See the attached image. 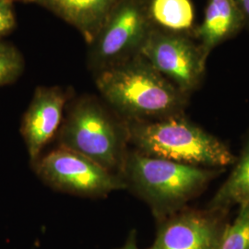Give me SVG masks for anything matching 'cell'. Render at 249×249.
Segmentation results:
<instances>
[{"label": "cell", "mask_w": 249, "mask_h": 249, "mask_svg": "<svg viewBox=\"0 0 249 249\" xmlns=\"http://www.w3.org/2000/svg\"><path fill=\"white\" fill-rule=\"evenodd\" d=\"M119 0H36L42 6L75 27L86 40L92 41Z\"/></svg>", "instance_id": "obj_10"}, {"label": "cell", "mask_w": 249, "mask_h": 249, "mask_svg": "<svg viewBox=\"0 0 249 249\" xmlns=\"http://www.w3.org/2000/svg\"><path fill=\"white\" fill-rule=\"evenodd\" d=\"M245 19L234 0H209L204 18L196 29L198 45L205 58L215 46L235 34Z\"/></svg>", "instance_id": "obj_11"}, {"label": "cell", "mask_w": 249, "mask_h": 249, "mask_svg": "<svg viewBox=\"0 0 249 249\" xmlns=\"http://www.w3.org/2000/svg\"><path fill=\"white\" fill-rule=\"evenodd\" d=\"M24 68L23 56L18 49L0 39V87L15 82Z\"/></svg>", "instance_id": "obj_15"}, {"label": "cell", "mask_w": 249, "mask_h": 249, "mask_svg": "<svg viewBox=\"0 0 249 249\" xmlns=\"http://www.w3.org/2000/svg\"><path fill=\"white\" fill-rule=\"evenodd\" d=\"M6 1H9V2H11V3H13L14 1H21V2H27V3H30V2L36 3V0H6Z\"/></svg>", "instance_id": "obj_19"}, {"label": "cell", "mask_w": 249, "mask_h": 249, "mask_svg": "<svg viewBox=\"0 0 249 249\" xmlns=\"http://www.w3.org/2000/svg\"><path fill=\"white\" fill-rule=\"evenodd\" d=\"M125 122L129 145L143 154L215 169L232 166L236 160L226 143L185 114L149 122Z\"/></svg>", "instance_id": "obj_3"}, {"label": "cell", "mask_w": 249, "mask_h": 249, "mask_svg": "<svg viewBox=\"0 0 249 249\" xmlns=\"http://www.w3.org/2000/svg\"><path fill=\"white\" fill-rule=\"evenodd\" d=\"M249 200V133L232 169L209 201L207 208L229 212L233 206H241Z\"/></svg>", "instance_id": "obj_12"}, {"label": "cell", "mask_w": 249, "mask_h": 249, "mask_svg": "<svg viewBox=\"0 0 249 249\" xmlns=\"http://www.w3.org/2000/svg\"><path fill=\"white\" fill-rule=\"evenodd\" d=\"M148 13L154 28L164 32L183 35L194 24L191 0H149Z\"/></svg>", "instance_id": "obj_13"}, {"label": "cell", "mask_w": 249, "mask_h": 249, "mask_svg": "<svg viewBox=\"0 0 249 249\" xmlns=\"http://www.w3.org/2000/svg\"><path fill=\"white\" fill-rule=\"evenodd\" d=\"M140 55L187 96L197 88L204 75L207 59L199 46L181 34L153 28Z\"/></svg>", "instance_id": "obj_7"}, {"label": "cell", "mask_w": 249, "mask_h": 249, "mask_svg": "<svg viewBox=\"0 0 249 249\" xmlns=\"http://www.w3.org/2000/svg\"><path fill=\"white\" fill-rule=\"evenodd\" d=\"M68 93L60 87L40 86L22 117L20 133L26 145L32 164L41 157L46 144L62 124Z\"/></svg>", "instance_id": "obj_9"}, {"label": "cell", "mask_w": 249, "mask_h": 249, "mask_svg": "<svg viewBox=\"0 0 249 249\" xmlns=\"http://www.w3.org/2000/svg\"><path fill=\"white\" fill-rule=\"evenodd\" d=\"M15 26L16 18L12 3L0 0V39L12 32Z\"/></svg>", "instance_id": "obj_16"}, {"label": "cell", "mask_w": 249, "mask_h": 249, "mask_svg": "<svg viewBox=\"0 0 249 249\" xmlns=\"http://www.w3.org/2000/svg\"><path fill=\"white\" fill-rule=\"evenodd\" d=\"M228 213L186 207L158 222L151 249H221Z\"/></svg>", "instance_id": "obj_8"}, {"label": "cell", "mask_w": 249, "mask_h": 249, "mask_svg": "<svg viewBox=\"0 0 249 249\" xmlns=\"http://www.w3.org/2000/svg\"><path fill=\"white\" fill-rule=\"evenodd\" d=\"M221 249H249V200L239 206L236 218L228 224Z\"/></svg>", "instance_id": "obj_14"}, {"label": "cell", "mask_w": 249, "mask_h": 249, "mask_svg": "<svg viewBox=\"0 0 249 249\" xmlns=\"http://www.w3.org/2000/svg\"><path fill=\"white\" fill-rule=\"evenodd\" d=\"M223 169L205 168L129 150L122 178L158 222L187 207Z\"/></svg>", "instance_id": "obj_2"}, {"label": "cell", "mask_w": 249, "mask_h": 249, "mask_svg": "<svg viewBox=\"0 0 249 249\" xmlns=\"http://www.w3.org/2000/svg\"><path fill=\"white\" fill-rule=\"evenodd\" d=\"M33 165L46 185L71 195L102 197L126 188L121 177L63 147L40 157Z\"/></svg>", "instance_id": "obj_6"}, {"label": "cell", "mask_w": 249, "mask_h": 249, "mask_svg": "<svg viewBox=\"0 0 249 249\" xmlns=\"http://www.w3.org/2000/svg\"><path fill=\"white\" fill-rule=\"evenodd\" d=\"M154 26L147 0H119L89 43V69L97 74L140 54Z\"/></svg>", "instance_id": "obj_5"}, {"label": "cell", "mask_w": 249, "mask_h": 249, "mask_svg": "<svg viewBox=\"0 0 249 249\" xmlns=\"http://www.w3.org/2000/svg\"><path fill=\"white\" fill-rule=\"evenodd\" d=\"M234 2L243 15L245 22L249 23V0H234Z\"/></svg>", "instance_id": "obj_17"}, {"label": "cell", "mask_w": 249, "mask_h": 249, "mask_svg": "<svg viewBox=\"0 0 249 249\" xmlns=\"http://www.w3.org/2000/svg\"><path fill=\"white\" fill-rule=\"evenodd\" d=\"M95 76L103 100L127 122L183 115L187 97L138 54Z\"/></svg>", "instance_id": "obj_1"}, {"label": "cell", "mask_w": 249, "mask_h": 249, "mask_svg": "<svg viewBox=\"0 0 249 249\" xmlns=\"http://www.w3.org/2000/svg\"><path fill=\"white\" fill-rule=\"evenodd\" d=\"M119 249H140L137 246V237H136V231H132L130 232L128 239L124 244V247Z\"/></svg>", "instance_id": "obj_18"}, {"label": "cell", "mask_w": 249, "mask_h": 249, "mask_svg": "<svg viewBox=\"0 0 249 249\" xmlns=\"http://www.w3.org/2000/svg\"><path fill=\"white\" fill-rule=\"evenodd\" d=\"M58 142L122 178L129 151L127 124L104 100H76L63 119Z\"/></svg>", "instance_id": "obj_4"}]
</instances>
